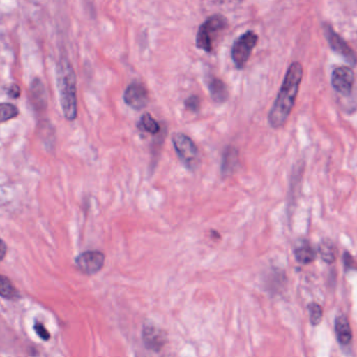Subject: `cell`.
<instances>
[{
    "label": "cell",
    "instance_id": "obj_1",
    "mask_svg": "<svg viewBox=\"0 0 357 357\" xmlns=\"http://www.w3.org/2000/svg\"><path fill=\"white\" fill-rule=\"evenodd\" d=\"M303 78V67L300 62H293L289 65L282 85L279 89L274 104L268 112V124L274 129L283 127L291 115L295 106L296 99L299 92L300 84Z\"/></svg>",
    "mask_w": 357,
    "mask_h": 357
},
{
    "label": "cell",
    "instance_id": "obj_2",
    "mask_svg": "<svg viewBox=\"0 0 357 357\" xmlns=\"http://www.w3.org/2000/svg\"><path fill=\"white\" fill-rule=\"evenodd\" d=\"M56 83L63 115L68 121H75L77 117V77L68 59H61L56 65Z\"/></svg>",
    "mask_w": 357,
    "mask_h": 357
},
{
    "label": "cell",
    "instance_id": "obj_3",
    "mask_svg": "<svg viewBox=\"0 0 357 357\" xmlns=\"http://www.w3.org/2000/svg\"><path fill=\"white\" fill-rule=\"evenodd\" d=\"M227 25H228V21L222 15L215 14L208 17L197 31V40H195L197 48L205 52H211L213 50L214 40L222 29H226Z\"/></svg>",
    "mask_w": 357,
    "mask_h": 357
},
{
    "label": "cell",
    "instance_id": "obj_4",
    "mask_svg": "<svg viewBox=\"0 0 357 357\" xmlns=\"http://www.w3.org/2000/svg\"><path fill=\"white\" fill-rule=\"evenodd\" d=\"M173 145L178 159L189 170L197 169L199 163V149L192 140L182 132L173 136Z\"/></svg>",
    "mask_w": 357,
    "mask_h": 357
},
{
    "label": "cell",
    "instance_id": "obj_5",
    "mask_svg": "<svg viewBox=\"0 0 357 357\" xmlns=\"http://www.w3.org/2000/svg\"><path fill=\"white\" fill-rule=\"evenodd\" d=\"M257 41V34L253 31H245L235 39L231 48V58L237 69H243L245 66Z\"/></svg>",
    "mask_w": 357,
    "mask_h": 357
},
{
    "label": "cell",
    "instance_id": "obj_6",
    "mask_svg": "<svg viewBox=\"0 0 357 357\" xmlns=\"http://www.w3.org/2000/svg\"><path fill=\"white\" fill-rule=\"evenodd\" d=\"M323 29H324L325 38L328 41L329 45L337 54L343 56L350 64H357V54L354 52V48L346 42L344 38H342L337 31H335L333 27L328 23L323 24Z\"/></svg>",
    "mask_w": 357,
    "mask_h": 357
},
{
    "label": "cell",
    "instance_id": "obj_7",
    "mask_svg": "<svg viewBox=\"0 0 357 357\" xmlns=\"http://www.w3.org/2000/svg\"><path fill=\"white\" fill-rule=\"evenodd\" d=\"M356 82V73L350 66H339L333 69L331 84L343 96H349Z\"/></svg>",
    "mask_w": 357,
    "mask_h": 357
},
{
    "label": "cell",
    "instance_id": "obj_8",
    "mask_svg": "<svg viewBox=\"0 0 357 357\" xmlns=\"http://www.w3.org/2000/svg\"><path fill=\"white\" fill-rule=\"evenodd\" d=\"M106 256L100 251H88L75 259L77 268L84 274L94 275L102 270Z\"/></svg>",
    "mask_w": 357,
    "mask_h": 357
},
{
    "label": "cell",
    "instance_id": "obj_9",
    "mask_svg": "<svg viewBox=\"0 0 357 357\" xmlns=\"http://www.w3.org/2000/svg\"><path fill=\"white\" fill-rule=\"evenodd\" d=\"M123 101L134 110L146 108L149 103V92L142 83H132L123 92Z\"/></svg>",
    "mask_w": 357,
    "mask_h": 357
},
{
    "label": "cell",
    "instance_id": "obj_10",
    "mask_svg": "<svg viewBox=\"0 0 357 357\" xmlns=\"http://www.w3.org/2000/svg\"><path fill=\"white\" fill-rule=\"evenodd\" d=\"M142 341L146 349L158 354L167 345V335L165 330L155 325L146 324L142 328Z\"/></svg>",
    "mask_w": 357,
    "mask_h": 357
},
{
    "label": "cell",
    "instance_id": "obj_11",
    "mask_svg": "<svg viewBox=\"0 0 357 357\" xmlns=\"http://www.w3.org/2000/svg\"><path fill=\"white\" fill-rule=\"evenodd\" d=\"M239 166V152L236 147L229 145L222 153V166L220 173L222 177H228L232 175Z\"/></svg>",
    "mask_w": 357,
    "mask_h": 357
},
{
    "label": "cell",
    "instance_id": "obj_12",
    "mask_svg": "<svg viewBox=\"0 0 357 357\" xmlns=\"http://www.w3.org/2000/svg\"><path fill=\"white\" fill-rule=\"evenodd\" d=\"M210 96L212 100L218 104H222L228 100L229 92L226 84L220 78L211 77L208 82Z\"/></svg>",
    "mask_w": 357,
    "mask_h": 357
},
{
    "label": "cell",
    "instance_id": "obj_13",
    "mask_svg": "<svg viewBox=\"0 0 357 357\" xmlns=\"http://www.w3.org/2000/svg\"><path fill=\"white\" fill-rule=\"evenodd\" d=\"M335 335L341 345L348 346L352 341V330L349 321L341 314L335 319Z\"/></svg>",
    "mask_w": 357,
    "mask_h": 357
},
{
    "label": "cell",
    "instance_id": "obj_14",
    "mask_svg": "<svg viewBox=\"0 0 357 357\" xmlns=\"http://www.w3.org/2000/svg\"><path fill=\"white\" fill-rule=\"evenodd\" d=\"M295 258L299 263L310 264L316 260L317 253L312 245L307 242L301 243L295 249Z\"/></svg>",
    "mask_w": 357,
    "mask_h": 357
},
{
    "label": "cell",
    "instance_id": "obj_15",
    "mask_svg": "<svg viewBox=\"0 0 357 357\" xmlns=\"http://www.w3.org/2000/svg\"><path fill=\"white\" fill-rule=\"evenodd\" d=\"M137 128L140 131L146 132V133L152 134V136H156L161 131L160 124L150 113L142 115L139 122H138Z\"/></svg>",
    "mask_w": 357,
    "mask_h": 357
},
{
    "label": "cell",
    "instance_id": "obj_16",
    "mask_svg": "<svg viewBox=\"0 0 357 357\" xmlns=\"http://www.w3.org/2000/svg\"><path fill=\"white\" fill-rule=\"evenodd\" d=\"M319 253H320L323 261L328 264H333L335 261V258H337L335 245L328 240H324L321 243L320 247H319Z\"/></svg>",
    "mask_w": 357,
    "mask_h": 357
},
{
    "label": "cell",
    "instance_id": "obj_17",
    "mask_svg": "<svg viewBox=\"0 0 357 357\" xmlns=\"http://www.w3.org/2000/svg\"><path fill=\"white\" fill-rule=\"evenodd\" d=\"M19 111L15 105L10 103H2L0 104V123L10 121L18 117Z\"/></svg>",
    "mask_w": 357,
    "mask_h": 357
},
{
    "label": "cell",
    "instance_id": "obj_18",
    "mask_svg": "<svg viewBox=\"0 0 357 357\" xmlns=\"http://www.w3.org/2000/svg\"><path fill=\"white\" fill-rule=\"evenodd\" d=\"M0 296L4 299H15L17 298V291L8 278L0 276Z\"/></svg>",
    "mask_w": 357,
    "mask_h": 357
},
{
    "label": "cell",
    "instance_id": "obj_19",
    "mask_svg": "<svg viewBox=\"0 0 357 357\" xmlns=\"http://www.w3.org/2000/svg\"><path fill=\"white\" fill-rule=\"evenodd\" d=\"M310 312V321L312 326H318L323 319V308L319 304L310 303L307 307Z\"/></svg>",
    "mask_w": 357,
    "mask_h": 357
},
{
    "label": "cell",
    "instance_id": "obj_20",
    "mask_svg": "<svg viewBox=\"0 0 357 357\" xmlns=\"http://www.w3.org/2000/svg\"><path fill=\"white\" fill-rule=\"evenodd\" d=\"M185 106H186L189 111L197 112V111H199V107H201V100H199V96L192 94V96H189L185 101Z\"/></svg>",
    "mask_w": 357,
    "mask_h": 357
},
{
    "label": "cell",
    "instance_id": "obj_21",
    "mask_svg": "<svg viewBox=\"0 0 357 357\" xmlns=\"http://www.w3.org/2000/svg\"><path fill=\"white\" fill-rule=\"evenodd\" d=\"M35 330L36 333H38V335H39V337H41V339H43L44 341H47V340L50 339V333H48V331L46 330L45 328H44L43 325L36 324Z\"/></svg>",
    "mask_w": 357,
    "mask_h": 357
},
{
    "label": "cell",
    "instance_id": "obj_22",
    "mask_svg": "<svg viewBox=\"0 0 357 357\" xmlns=\"http://www.w3.org/2000/svg\"><path fill=\"white\" fill-rule=\"evenodd\" d=\"M20 87H19L17 84H14V85H12L10 88H8V94L10 98L17 99L19 98V96H20Z\"/></svg>",
    "mask_w": 357,
    "mask_h": 357
},
{
    "label": "cell",
    "instance_id": "obj_23",
    "mask_svg": "<svg viewBox=\"0 0 357 357\" xmlns=\"http://www.w3.org/2000/svg\"><path fill=\"white\" fill-rule=\"evenodd\" d=\"M6 245L3 241L0 239V261L3 260V258L6 257Z\"/></svg>",
    "mask_w": 357,
    "mask_h": 357
},
{
    "label": "cell",
    "instance_id": "obj_24",
    "mask_svg": "<svg viewBox=\"0 0 357 357\" xmlns=\"http://www.w3.org/2000/svg\"><path fill=\"white\" fill-rule=\"evenodd\" d=\"M165 357H174V356H171V354H167V356H165Z\"/></svg>",
    "mask_w": 357,
    "mask_h": 357
}]
</instances>
